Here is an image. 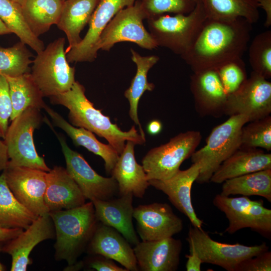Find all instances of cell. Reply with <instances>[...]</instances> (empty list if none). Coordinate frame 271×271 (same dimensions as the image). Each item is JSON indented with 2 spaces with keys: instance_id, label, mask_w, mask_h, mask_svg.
<instances>
[{
  "instance_id": "27",
  "label": "cell",
  "mask_w": 271,
  "mask_h": 271,
  "mask_svg": "<svg viewBox=\"0 0 271 271\" xmlns=\"http://www.w3.org/2000/svg\"><path fill=\"white\" fill-rule=\"evenodd\" d=\"M100 0H66L63 2L58 28L63 31L69 43L65 52L79 44L82 40L80 35L89 23Z\"/></svg>"
},
{
  "instance_id": "14",
  "label": "cell",
  "mask_w": 271,
  "mask_h": 271,
  "mask_svg": "<svg viewBox=\"0 0 271 271\" xmlns=\"http://www.w3.org/2000/svg\"><path fill=\"white\" fill-rule=\"evenodd\" d=\"M3 172L10 189L23 205L38 217L49 213L44 202L48 172L7 166Z\"/></svg>"
},
{
  "instance_id": "17",
  "label": "cell",
  "mask_w": 271,
  "mask_h": 271,
  "mask_svg": "<svg viewBox=\"0 0 271 271\" xmlns=\"http://www.w3.org/2000/svg\"><path fill=\"white\" fill-rule=\"evenodd\" d=\"M55 237L54 225L49 214L38 216L26 229L6 241L2 251L12 257L11 271H26L32 263L30 254L40 242Z\"/></svg>"
},
{
  "instance_id": "38",
  "label": "cell",
  "mask_w": 271,
  "mask_h": 271,
  "mask_svg": "<svg viewBox=\"0 0 271 271\" xmlns=\"http://www.w3.org/2000/svg\"><path fill=\"white\" fill-rule=\"evenodd\" d=\"M146 19L165 14H187L198 0H140Z\"/></svg>"
},
{
  "instance_id": "41",
  "label": "cell",
  "mask_w": 271,
  "mask_h": 271,
  "mask_svg": "<svg viewBox=\"0 0 271 271\" xmlns=\"http://www.w3.org/2000/svg\"><path fill=\"white\" fill-rule=\"evenodd\" d=\"M271 252L267 250L242 261L236 271H270Z\"/></svg>"
},
{
  "instance_id": "51",
  "label": "cell",
  "mask_w": 271,
  "mask_h": 271,
  "mask_svg": "<svg viewBox=\"0 0 271 271\" xmlns=\"http://www.w3.org/2000/svg\"><path fill=\"white\" fill-rule=\"evenodd\" d=\"M19 5H20L21 6L24 3V2H25V0H11Z\"/></svg>"
},
{
  "instance_id": "50",
  "label": "cell",
  "mask_w": 271,
  "mask_h": 271,
  "mask_svg": "<svg viewBox=\"0 0 271 271\" xmlns=\"http://www.w3.org/2000/svg\"><path fill=\"white\" fill-rule=\"evenodd\" d=\"M3 246V242H0V252L2 251ZM6 269L4 265L0 262V271H4Z\"/></svg>"
},
{
  "instance_id": "21",
  "label": "cell",
  "mask_w": 271,
  "mask_h": 271,
  "mask_svg": "<svg viewBox=\"0 0 271 271\" xmlns=\"http://www.w3.org/2000/svg\"><path fill=\"white\" fill-rule=\"evenodd\" d=\"M132 200L133 195L128 193L117 198L91 201L98 222L115 229L130 244L135 245L140 241L132 223Z\"/></svg>"
},
{
  "instance_id": "11",
  "label": "cell",
  "mask_w": 271,
  "mask_h": 271,
  "mask_svg": "<svg viewBox=\"0 0 271 271\" xmlns=\"http://www.w3.org/2000/svg\"><path fill=\"white\" fill-rule=\"evenodd\" d=\"M213 205L223 212L228 220L225 232L233 234L249 228L267 239L271 237V210L265 207L262 200L248 197H230L216 195Z\"/></svg>"
},
{
  "instance_id": "9",
  "label": "cell",
  "mask_w": 271,
  "mask_h": 271,
  "mask_svg": "<svg viewBox=\"0 0 271 271\" xmlns=\"http://www.w3.org/2000/svg\"><path fill=\"white\" fill-rule=\"evenodd\" d=\"M187 240L202 263L218 265L227 271H236L243 260L268 250L265 242L253 246L220 242L212 239L202 229L193 226L190 227Z\"/></svg>"
},
{
  "instance_id": "45",
  "label": "cell",
  "mask_w": 271,
  "mask_h": 271,
  "mask_svg": "<svg viewBox=\"0 0 271 271\" xmlns=\"http://www.w3.org/2000/svg\"><path fill=\"white\" fill-rule=\"evenodd\" d=\"M258 7H261L265 12L266 19L264 27L269 28L271 26V0H256Z\"/></svg>"
},
{
  "instance_id": "43",
  "label": "cell",
  "mask_w": 271,
  "mask_h": 271,
  "mask_svg": "<svg viewBox=\"0 0 271 271\" xmlns=\"http://www.w3.org/2000/svg\"><path fill=\"white\" fill-rule=\"evenodd\" d=\"M190 254L186 255L187 261L186 268L187 271H200L202 262L197 253L192 247H189Z\"/></svg>"
},
{
  "instance_id": "31",
  "label": "cell",
  "mask_w": 271,
  "mask_h": 271,
  "mask_svg": "<svg viewBox=\"0 0 271 271\" xmlns=\"http://www.w3.org/2000/svg\"><path fill=\"white\" fill-rule=\"evenodd\" d=\"M220 195L224 196L255 195L271 202V169L258 171L225 181Z\"/></svg>"
},
{
  "instance_id": "48",
  "label": "cell",
  "mask_w": 271,
  "mask_h": 271,
  "mask_svg": "<svg viewBox=\"0 0 271 271\" xmlns=\"http://www.w3.org/2000/svg\"><path fill=\"white\" fill-rule=\"evenodd\" d=\"M12 33L5 24L0 19V35Z\"/></svg>"
},
{
  "instance_id": "33",
  "label": "cell",
  "mask_w": 271,
  "mask_h": 271,
  "mask_svg": "<svg viewBox=\"0 0 271 271\" xmlns=\"http://www.w3.org/2000/svg\"><path fill=\"white\" fill-rule=\"evenodd\" d=\"M37 217L16 199L2 172L0 175V225L5 228L25 230Z\"/></svg>"
},
{
  "instance_id": "35",
  "label": "cell",
  "mask_w": 271,
  "mask_h": 271,
  "mask_svg": "<svg viewBox=\"0 0 271 271\" xmlns=\"http://www.w3.org/2000/svg\"><path fill=\"white\" fill-rule=\"evenodd\" d=\"M26 45L20 41L11 47L0 46V73L16 77L30 72L33 56Z\"/></svg>"
},
{
  "instance_id": "7",
  "label": "cell",
  "mask_w": 271,
  "mask_h": 271,
  "mask_svg": "<svg viewBox=\"0 0 271 271\" xmlns=\"http://www.w3.org/2000/svg\"><path fill=\"white\" fill-rule=\"evenodd\" d=\"M40 109L30 107L13 120L4 141L9 157L8 166L25 167L49 172L51 170L35 148L33 133L42 122Z\"/></svg>"
},
{
  "instance_id": "36",
  "label": "cell",
  "mask_w": 271,
  "mask_h": 271,
  "mask_svg": "<svg viewBox=\"0 0 271 271\" xmlns=\"http://www.w3.org/2000/svg\"><path fill=\"white\" fill-rule=\"evenodd\" d=\"M248 60L252 72L268 80L271 77V31L257 35L248 50Z\"/></svg>"
},
{
  "instance_id": "47",
  "label": "cell",
  "mask_w": 271,
  "mask_h": 271,
  "mask_svg": "<svg viewBox=\"0 0 271 271\" xmlns=\"http://www.w3.org/2000/svg\"><path fill=\"white\" fill-rule=\"evenodd\" d=\"M162 129V124L158 120L150 121L147 126V131L151 135H156L160 133Z\"/></svg>"
},
{
  "instance_id": "15",
  "label": "cell",
  "mask_w": 271,
  "mask_h": 271,
  "mask_svg": "<svg viewBox=\"0 0 271 271\" xmlns=\"http://www.w3.org/2000/svg\"><path fill=\"white\" fill-rule=\"evenodd\" d=\"M137 229L143 241L173 237L183 228L182 220L167 203L140 205L133 209Z\"/></svg>"
},
{
  "instance_id": "12",
  "label": "cell",
  "mask_w": 271,
  "mask_h": 271,
  "mask_svg": "<svg viewBox=\"0 0 271 271\" xmlns=\"http://www.w3.org/2000/svg\"><path fill=\"white\" fill-rule=\"evenodd\" d=\"M54 132L65 158L66 169L85 198L91 201L113 198L118 193V184L114 178L104 177L97 174L81 154L69 148L62 135Z\"/></svg>"
},
{
  "instance_id": "4",
  "label": "cell",
  "mask_w": 271,
  "mask_h": 271,
  "mask_svg": "<svg viewBox=\"0 0 271 271\" xmlns=\"http://www.w3.org/2000/svg\"><path fill=\"white\" fill-rule=\"evenodd\" d=\"M248 122L247 116L234 115L212 129L205 145L191 156L192 163L201 166L195 182L201 184L210 182L220 165L240 148L241 129Z\"/></svg>"
},
{
  "instance_id": "49",
  "label": "cell",
  "mask_w": 271,
  "mask_h": 271,
  "mask_svg": "<svg viewBox=\"0 0 271 271\" xmlns=\"http://www.w3.org/2000/svg\"><path fill=\"white\" fill-rule=\"evenodd\" d=\"M83 266V263L82 261H80V262L77 261L76 262H75V263L72 265H68V267L69 268H67L69 269H68L69 270H78L82 268Z\"/></svg>"
},
{
  "instance_id": "32",
  "label": "cell",
  "mask_w": 271,
  "mask_h": 271,
  "mask_svg": "<svg viewBox=\"0 0 271 271\" xmlns=\"http://www.w3.org/2000/svg\"><path fill=\"white\" fill-rule=\"evenodd\" d=\"M208 19L229 20L238 18L253 24L259 18L256 0H200Z\"/></svg>"
},
{
  "instance_id": "16",
  "label": "cell",
  "mask_w": 271,
  "mask_h": 271,
  "mask_svg": "<svg viewBox=\"0 0 271 271\" xmlns=\"http://www.w3.org/2000/svg\"><path fill=\"white\" fill-rule=\"evenodd\" d=\"M137 0H100L89 22V29L80 43L66 52L69 63L92 62L98 38L106 25L122 9L132 6Z\"/></svg>"
},
{
  "instance_id": "3",
  "label": "cell",
  "mask_w": 271,
  "mask_h": 271,
  "mask_svg": "<svg viewBox=\"0 0 271 271\" xmlns=\"http://www.w3.org/2000/svg\"><path fill=\"white\" fill-rule=\"evenodd\" d=\"M49 214L55 231V258L72 265L86 249L99 222L93 204L90 201L76 208Z\"/></svg>"
},
{
  "instance_id": "46",
  "label": "cell",
  "mask_w": 271,
  "mask_h": 271,
  "mask_svg": "<svg viewBox=\"0 0 271 271\" xmlns=\"http://www.w3.org/2000/svg\"><path fill=\"white\" fill-rule=\"evenodd\" d=\"M9 161L7 146L5 141L0 139V172L7 167Z\"/></svg>"
},
{
  "instance_id": "52",
  "label": "cell",
  "mask_w": 271,
  "mask_h": 271,
  "mask_svg": "<svg viewBox=\"0 0 271 271\" xmlns=\"http://www.w3.org/2000/svg\"><path fill=\"white\" fill-rule=\"evenodd\" d=\"M62 1L64 2V1H65L66 0H62Z\"/></svg>"
},
{
  "instance_id": "8",
  "label": "cell",
  "mask_w": 271,
  "mask_h": 271,
  "mask_svg": "<svg viewBox=\"0 0 271 271\" xmlns=\"http://www.w3.org/2000/svg\"><path fill=\"white\" fill-rule=\"evenodd\" d=\"M201 139L199 131L189 130L151 149L142 161L148 180H165L173 177L180 170L182 163L196 151Z\"/></svg>"
},
{
  "instance_id": "1",
  "label": "cell",
  "mask_w": 271,
  "mask_h": 271,
  "mask_svg": "<svg viewBox=\"0 0 271 271\" xmlns=\"http://www.w3.org/2000/svg\"><path fill=\"white\" fill-rule=\"evenodd\" d=\"M252 24L242 18L221 20L206 18L188 50L181 58L193 72L216 69L242 58L247 48Z\"/></svg>"
},
{
  "instance_id": "10",
  "label": "cell",
  "mask_w": 271,
  "mask_h": 271,
  "mask_svg": "<svg viewBox=\"0 0 271 271\" xmlns=\"http://www.w3.org/2000/svg\"><path fill=\"white\" fill-rule=\"evenodd\" d=\"M146 17L140 0L131 6L118 12L101 33L96 44V52L99 49L109 51L114 44L122 42L134 43L148 50L158 47L156 43L145 28L143 20Z\"/></svg>"
},
{
  "instance_id": "29",
  "label": "cell",
  "mask_w": 271,
  "mask_h": 271,
  "mask_svg": "<svg viewBox=\"0 0 271 271\" xmlns=\"http://www.w3.org/2000/svg\"><path fill=\"white\" fill-rule=\"evenodd\" d=\"M9 85L12 101V121L28 108H44L43 96L31 73L16 77L5 76Z\"/></svg>"
},
{
  "instance_id": "40",
  "label": "cell",
  "mask_w": 271,
  "mask_h": 271,
  "mask_svg": "<svg viewBox=\"0 0 271 271\" xmlns=\"http://www.w3.org/2000/svg\"><path fill=\"white\" fill-rule=\"evenodd\" d=\"M12 112L9 85L6 76L0 73V137L4 139Z\"/></svg>"
},
{
  "instance_id": "22",
  "label": "cell",
  "mask_w": 271,
  "mask_h": 271,
  "mask_svg": "<svg viewBox=\"0 0 271 271\" xmlns=\"http://www.w3.org/2000/svg\"><path fill=\"white\" fill-rule=\"evenodd\" d=\"M87 248L90 253L115 260L128 271L139 270L133 249L113 227L99 222Z\"/></svg>"
},
{
  "instance_id": "26",
  "label": "cell",
  "mask_w": 271,
  "mask_h": 271,
  "mask_svg": "<svg viewBox=\"0 0 271 271\" xmlns=\"http://www.w3.org/2000/svg\"><path fill=\"white\" fill-rule=\"evenodd\" d=\"M44 109L51 117L53 123L64 131L76 146H82L101 157L104 161L106 173L111 174L119 156L111 146L99 142L93 132L84 128L73 126L47 105Z\"/></svg>"
},
{
  "instance_id": "18",
  "label": "cell",
  "mask_w": 271,
  "mask_h": 271,
  "mask_svg": "<svg viewBox=\"0 0 271 271\" xmlns=\"http://www.w3.org/2000/svg\"><path fill=\"white\" fill-rule=\"evenodd\" d=\"M190 90L195 109L200 116L219 117L224 115L228 94L216 69L193 72L191 76Z\"/></svg>"
},
{
  "instance_id": "39",
  "label": "cell",
  "mask_w": 271,
  "mask_h": 271,
  "mask_svg": "<svg viewBox=\"0 0 271 271\" xmlns=\"http://www.w3.org/2000/svg\"><path fill=\"white\" fill-rule=\"evenodd\" d=\"M216 70L228 95L237 90L247 78L245 65L242 58L227 62Z\"/></svg>"
},
{
  "instance_id": "2",
  "label": "cell",
  "mask_w": 271,
  "mask_h": 271,
  "mask_svg": "<svg viewBox=\"0 0 271 271\" xmlns=\"http://www.w3.org/2000/svg\"><path fill=\"white\" fill-rule=\"evenodd\" d=\"M84 87L75 81L68 91L50 97L54 104L61 105L69 110L68 118L72 125L84 128L98 136L104 138L119 155L123 151L125 143L131 141L136 145L146 142L133 125L129 130L123 131L109 117L96 109L93 103L85 95Z\"/></svg>"
},
{
  "instance_id": "44",
  "label": "cell",
  "mask_w": 271,
  "mask_h": 271,
  "mask_svg": "<svg viewBox=\"0 0 271 271\" xmlns=\"http://www.w3.org/2000/svg\"><path fill=\"white\" fill-rule=\"evenodd\" d=\"M24 229L21 228H8L0 225V242H6L20 234Z\"/></svg>"
},
{
  "instance_id": "20",
  "label": "cell",
  "mask_w": 271,
  "mask_h": 271,
  "mask_svg": "<svg viewBox=\"0 0 271 271\" xmlns=\"http://www.w3.org/2000/svg\"><path fill=\"white\" fill-rule=\"evenodd\" d=\"M133 248L138 268L142 271H175L178 269L182 243L170 237L139 242Z\"/></svg>"
},
{
  "instance_id": "28",
  "label": "cell",
  "mask_w": 271,
  "mask_h": 271,
  "mask_svg": "<svg viewBox=\"0 0 271 271\" xmlns=\"http://www.w3.org/2000/svg\"><path fill=\"white\" fill-rule=\"evenodd\" d=\"M130 52L131 60L136 64L137 70L131 81L130 86L125 91L124 95L129 103V116L139 126L140 134L145 137L138 117V104L146 90L152 91L155 88V85L148 82L147 76L150 69L158 62L160 58L155 55L142 56L132 48L130 49Z\"/></svg>"
},
{
  "instance_id": "23",
  "label": "cell",
  "mask_w": 271,
  "mask_h": 271,
  "mask_svg": "<svg viewBox=\"0 0 271 271\" xmlns=\"http://www.w3.org/2000/svg\"><path fill=\"white\" fill-rule=\"evenodd\" d=\"M46 180L44 202L49 212L71 209L85 203V197L65 168L54 166L47 173Z\"/></svg>"
},
{
  "instance_id": "42",
  "label": "cell",
  "mask_w": 271,
  "mask_h": 271,
  "mask_svg": "<svg viewBox=\"0 0 271 271\" xmlns=\"http://www.w3.org/2000/svg\"><path fill=\"white\" fill-rule=\"evenodd\" d=\"M89 267L97 271H128L124 267L117 265L112 259L101 255L92 258Z\"/></svg>"
},
{
  "instance_id": "5",
  "label": "cell",
  "mask_w": 271,
  "mask_h": 271,
  "mask_svg": "<svg viewBox=\"0 0 271 271\" xmlns=\"http://www.w3.org/2000/svg\"><path fill=\"white\" fill-rule=\"evenodd\" d=\"M200 0L187 14H165L147 20L149 33L158 46L167 48L180 56L190 48L206 19Z\"/></svg>"
},
{
  "instance_id": "34",
  "label": "cell",
  "mask_w": 271,
  "mask_h": 271,
  "mask_svg": "<svg viewBox=\"0 0 271 271\" xmlns=\"http://www.w3.org/2000/svg\"><path fill=\"white\" fill-rule=\"evenodd\" d=\"M0 19L21 42L37 54L44 49L43 41L33 33L27 25L20 5L11 0H0Z\"/></svg>"
},
{
  "instance_id": "25",
  "label": "cell",
  "mask_w": 271,
  "mask_h": 271,
  "mask_svg": "<svg viewBox=\"0 0 271 271\" xmlns=\"http://www.w3.org/2000/svg\"><path fill=\"white\" fill-rule=\"evenodd\" d=\"M268 169H271L270 153L258 148H239L220 165L210 181L220 184L231 178Z\"/></svg>"
},
{
  "instance_id": "24",
  "label": "cell",
  "mask_w": 271,
  "mask_h": 271,
  "mask_svg": "<svg viewBox=\"0 0 271 271\" xmlns=\"http://www.w3.org/2000/svg\"><path fill=\"white\" fill-rule=\"evenodd\" d=\"M135 145L131 141L126 142L110 174L117 183L120 196L131 193L143 198L150 184L143 166L136 160Z\"/></svg>"
},
{
  "instance_id": "13",
  "label": "cell",
  "mask_w": 271,
  "mask_h": 271,
  "mask_svg": "<svg viewBox=\"0 0 271 271\" xmlns=\"http://www.w3.org/2000/svg\"><path fill=\"white\" fill-rule=\"evenodd\" d=\"M270 113L271 83L252 71L237 90L228 95L224 115L243 114L251 121Z\"/></svg>"
},
{
  "instance_id": "19",
  "label": "cell",
  "mask_w": 271,
  "mask_h": 271,
  "mask_svg": "<svg viewBox=\"0 0 271 271\" xmlns=\"http://www.w3.org/2000/svg\"><path fill=\"white\" fill-rule=\"evenodd\" d=\"M200 168L199 164L192 163L189 168L179 170L168 179H152L149 180V183L150 186L166 194L172 204L189 219L192 226L202 229L203 221L198 217L191 198L192 187L199 175Z\"/></svg>"
},
{
  "instance_id": "6",
  "label": "cell",
  "mask_w": 271,
  "mask_h": 271,
  "mask_svg": "<svg viewBox=\"0 0 271 271\" xmlns=\"http://www.w3.org/2000/svg\"><path fill=\"white\" fill-rule=\"evenodd\" d=\"M65 39L49 43L33 61L32 76L43 97H52L69 89L75 81V69L68 62L64 50Z\"/></svg>"
},
{
  "instance_id": "37",
  "label": "cell",
  "mask_w": 271,
  "mask_h": 271,
  "mask_svg": "<svg viewBox=\"0 0 271 271\" xmlns=\"http://www.w3.org/2000/svg\"><path fill=\"white\" fill-rule=\"evenodd\" d=\"M241 131L240 148H261L271 151V116L249 121Z\"/></svg>"
},
{
  "instance_id": "30",
  "label": "cell",
  "mask_w": 271,
  "mask_h": 271,
  "mask_svg": "<svg viewBox=\"0 0 271 271\" xmlns=\"http://www.w3.org/2000/svg\"><path fill=\"white\" fill-rule=\"evenodd\" d=\"M62 0H25L21 5L23 15L29 28L37 37L57 25L61 13Z\"/></svg>"
}]
</instances>
